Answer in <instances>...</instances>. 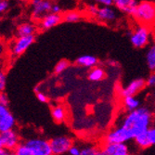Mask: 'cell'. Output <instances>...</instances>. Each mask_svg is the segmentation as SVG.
I'll use <instances>...</instances> for the list:
<instances>
[{
    "instance_id": "6da1fadb",
    "label": "cell",
    "mask_w": 155,
    "mask_h": 155,
    "mask_svg": "<svg viewBox=\"0 0 155 155\" xmlns=\"http://www.w3.org/2000/svg\"><path fill=\"white\" fill-rule=\"evenodd\" d=\"M154 112L148 107L140 106L135 110L126 111V114L119 121V124H122L127 128L136 137L137 136L146 132L153 124Z\"/></svg>"
},
{
    "instance_id": "7a4b0ae2",
    "label": "cell",
    "mask_w": 155,
    "mask_h": 155,
    "mask_svg": "<svg viewBox=\"0 0 155 155\" xmlns=\"http://www.w3.org/2000/svg\"><path fill=\"white\" fill-rule=\"evenodd\" d=\"M133 18L143 25H150L155 21V3L149 1L139 2L133 13Z\"/></svg>"
},
{
    "instance_id": "3957f363",
    "label": "cell",
    "mask_w": 155,
    "mask_h": 155,
    "mask_svg": "<svg viewBox=\"0 0 155 155\" xmlns=\"http://www.w3.org/2000/svg\"><path fill=\"white\" fill-rule=\"evenodd\" d=\"M134 135L122 124H117L110 128L104 136L102 144L110 143H120L126 144L130 140H134Z\"/></svg>"
},
{
    "instance_id": "277c9868",
    "label": "cell",
    "mask_w": 155,
    "mask_h": 155,
    "mask_svg": "<svg viewBox=\"0 0 155 155\" xmlns=\"http://www.w3.org/2000/svg\"><path fill=\"white\" fill-rule=\"evenodd\" d=\"M150 30L149 26L139 24L136 26L130 33V42L133 47L137 48H142L149 45L150 40Z\"/></svg>"
},
{
    "instance_id": "5b68a950",
    "label": "cell",
    "mask_w": 155,
    "mask_h": 155,
    "mask_svg": "<svg viewBox=\"0 0 155 155\" xmlns=\"http://www.w3.org/2000/svg\"><path fill=\"white\" fill-rule=\"evenodd\" d=\"M87 10L90 15L95 17L98 21L109 23L114 21L117 19V13L115 8L111 7H97L95 5H89Z\"/></svg>"
},
{
    "instance_id": "8992f818",
    "label": "cell",
    "mask_w": 155,
    "mask_h": 155,
    "mask_svg": "<svg viewBox=\"0 0 155 155\" xmlns=\"http://www.w3.org/2000/svg\"><path fill=\"white\" fill-rule=\"evenodd\" d=\"M24 142L36 155H53L50 140L40 137H34L26 139Z\"/></svg>"
},
{
    "instance_id": "52a82bcc",
    "label": "cell",
    "mask_w": 155,
    "mask_h": 155,
    "mask_svg": "<svg viewBox=\"0 0 155 155\" xmlns=\"http://www.w3.org/2000/svg\"><path fill=\"white\" fill-rule=\"evenodd\" d=\"M53 2L51 0H32L31 17L35 21H41L48 14L51 13Z\"/></svg>"
},
{
    "instance_id": "ba28073f",
    "label": "cell",
    "mask_w": 155,
    "mask_h": 155,
    "mask_svg": "<svg viewBox=\"0 0 155 155\" xmlns=\"http://www.w3.org/2000/svg\"><path fill=\"white\" fill-rule=\"evenodd\" d=\"M21 143V136L15 129L0 132V147L1 149L8 151H14Z\"/></svg>"
},
{
    "instance_id": "9c48e42d",
    "label": "cell",
    "mask_w": 155,
    "mask_h": 155,
    "mask_svg": "<svg viewBox=\"0 0 155 155\" xmlns=\"http://www.w3.org/2000/svg\"><path fill=\"white\" fill-rule=\"evenodd\" d=\"M74 144L72 137L68 136H59L50 139V145L53 155H64Z\"/></svg>"
},
{
    "instance_id": "30bf717a",
    "label": "cell",
    "mask_w": 155,
    "mask_h": 155,
    "mask_svg": "<svg viewBox=\"0 0 155 155\" xmlns=\"http://www.w3.org/2000/svg\"><path fill=\"white\" fill-rule=\"evenodd\" d=\"M35 35L17 37L10 47V52L14 57H19L29 48L35 42Z\"/></svg>"
},
{
    "instance_id": "8fae6325",
    "label": "cell",
    "mask_w": 155,
    "mask_h": 155,
    "mask_svg": "<svg viewBox=\"0 0 155 155\" xmlns=\"http://www.w3.org/2000/svg\"><path fill=\"white\" fill-rule=\"evenodd\" d=\"M16 119L14 118L8 106L0 105V132H5L15 128Z\"/></svg>"
},
{
    "instance_id": "7c38bea8",
    "label": "cell",
    "mask_w": 155,
    "mask_h": 155,
    "mask_svg": "<svg viewBox=\"0 0 155 155\" xmlns=\"http://www.w3.org/2000/svg\"><path fill=\"white\" fill-rule=\"evenodd\" d=\"M146 86H147L146 80L141 78L135 79L132 82H130L126 87L121 89L120 91L121 97H123L125 96H136L139 92H141Z\"/></svg>"
},
{
    "instance_id": "4fadbf2b",
    "label": "cell",
    "mask_w": 155,
    "mask_h": 155,
    "mask_svg": "<svg viewBox=\"0 0 155 155\" xmlns=\"http://www.w3.org/2000/svg\"><path fill=\"white\" fill-rule=\"evenodd\" d=\"M101 147L103 155H123V154L129 153V149L126 144L110 143V144H102Z\"/></svg>"
},
{
    "instance_id": "5bb4252c",
    "label": "cell",
    "mask_w": 155,
    "mask_h": 155,
    "mask_svg": "<svg viewBox=\"0 0 155 155\" xmlns=\"http://www.w3.org/2000/svg\"><path fill=\"white\" fill-rule=\"evenodd\" d=\"M63 21V15L61 14H56V13H49L47 16L40 21V28L42 30H49L51 28L59 25Z\"/></svg>"
},
{
    "instance_id": "9a60e30c",
    "label": "cell",
    "mask_w": 155,
    "mask_h": 155,
    "mask_svg": "<svg viewBox=\"0 0 155 155\" xmlns=\"http://www.w3.org/2000/svg\"><path fill=\"white\" fill-rule=\"evenodd\" d=\"M137 4V0H114V7L127 15H133Z\"/></svg>"
},
{
    "instance_id": "2e32d148",
    "label": "cell",
    "mask_w": 155,
    "mask_h": 155,
    "mask_svg": "<svg viewBox=\"0 0 155 155\" xmlns=\"http://www.w3.org/2000/svg\"><path fill=\"white\" fill-rule=\"evenodd\" d=\"M51 116L56 123H63L67 120L68 111L63 104H56L51 107Z\"/></svg>"
},
{
    "instance_id": "e0dca14e",
    "label": "cell",
    "mask_w": 155,
    "mask_h": 155,
    "mask_svg": "<svg viewBox=\"0 0 155 155\" xmlns=\"http://www.w3.org/2000/svg\"><path fill=\"white\" fill-rule=\"evenodd\" d=\"M36 31L37 28L33 22H23L18 25L16 29V35L17 37L35 35Z\"/></svg>"
},
{
    "instance_id": "ac0fdd59",
    "label": "cell",
    "mask_w": 155,
    "mask_h": 155,
    "mask_svg": "<svg viewBox=\"0 0 155 155\" xmlns=\"http://www.w3.org/2000/svg\"><path fill=\"white\" fill-rule=\"evenodd\" d=\"M122 105L124 110L132 111L140 107V101L136 96H125L122 98Z\"/></svg>"
},
{
    "instance_id": "d6986e66",
    "label": "cell",
    "mask_w": 155,
    "mask_h": 155,
    "mask_svg": "<svg viewBox=\"0 0 155 155\" xmlns=\"http://www.w3.org/2000/svg\"><path fill=\"white\" fill-rule=\"evenodd\" d=\"M75 63L80 66V67H84V68H94L97 65L98 63V60L97 58H96L95 56H91V55H83L80 56L79 58H77V60L75 61Z\"/></svg>"
},
{
    "instance_id": "ffe728a7",
    "label": "cell",
    "mask_w": 155,
    "mask_h": 155,
    "mask_svg": "<svg viewBox=\"0 0 155 155\" xmlns=\"http://www.w3.org/2000/svg\"><path fill=\"white\" fill-rule=\"evenodd\" d=\"M146 63L151 73L155 72V43L150 46L146 53Z\"/></svg>"
},
{
    "instance_id": "44dd1931",
    "label": "cell",
    "mask_w": 155,
    "mask_h": 155,
    "mask_svg": "<svg viewBox=\"0 0 155 155\" xmlns=\"http://www.w3.org/2000/svg\"><path fill=\"white\" fill-rule=\"evenodd\" d=\"M105 71L104 69L96 66L90 70V72L88 73V79L92 82H98L101 81L105 77Z\"/></svg>"
},
{
    "instance_id": "7402d4cb",
    "label": "cell",
    "mask_w": 155,
    "mask_h": 155,
    "mask_svg": "<svg viewBox=\"0 0 155 155\" xmlns=\"http://www.w3.org/2000/svg\"><path fill=\"white\" fill-rule=\"evenodd\" d=\"M80 155H103L101 147L95 145H87L81 148Z\"/></svg>"
},
{
    "instance_id": "603a6c76",
    "label": "cell",
    "mask_w": 155,
    "mask_h": 155,
    "mask_svg": "<svg viewBox=\"0 0 155 155\" xmlns=\"http://www.w3.org/2000/svg\"><path fill=\"white\" fill-rule=\"evenodd\" d=\"M80 20H81V14L78 11L71 10L63 14V21L65 22H69V23L77 22Z\"/></svg>"
},
{
    "instance_id": "cb8c5ba5",
    "label": "cell",
    "mask_w": 155,
    "mask_h": 155,
    "mask_svg": "<svg viewBox=\"0 0 155 155\" xmlns=\"http://www.w3.org/2000/svg\"><path fill=\"white\" fill-rule=\"evenodd\" d=\"M14 151H15L16 155H36L29 147L25 144V142H21Z\"/></svg>"
},
{
    "instance_id": "d4e9b609",
    "label": "cell",
    "mask_w": 155,
    "mask_h": 155,
    "mask_svg": "<svg viewBox=\"0 0 155 155\" xmlns=\"http://www.w3.org/2000/svg\"><path fill=\"white\" fill-rule=\"evenodd\" d=\"M69 67H70V61L67 60H61L56 64V66L54 68V73L56 74H60L63 73L64 71H66Z\"/></svg>"
},
{
    "instance_id": "484cf974",
    "label": "cell",
    "mask_w": 155,
    "mask_h": 155,
    "mask_svg": "<svg viewBox=\"0 0 155 155\" xmlns=\"http://www.w3.org/2000/svg\"><path fill=\"white\" fill-rule=\"evenodd\" d=\"M146 136H147V139H148V142L150 146H154L155 145V124H153L152 126L145 132Z\"/></svg>"
},
{
    "instance_id": "4316f807",
    "label": "cell",
    "mask_w": 155,
    "mask_h": 155,
    "mask_svg": "<svg viewBox=\"0 0 155 155\" xmlns=\"http://www.w3.org/2000/svg\"><path fill=\"white\" fill-rule=\"evenodd\" d=\"M35 91H36V97L40 102H42V103H48V97L44 92L39 91L38 88H36Z\"/></svg>"
},
{
    "instance_id": "83f0119b",
    "label": "cell",
    "mask_w": 155,
    "mask_h": 155,
    "mask_svg": "<svg viewBox=\"0 0 155 155\" xmlns=\"http://www.w3.org/2000/svg\"><path fill=\"white\" fill-rule=\"evenodd\" d=\"M147 87H155V72L151 73V74L149 75V77L146 80Z\"/></svg>"
},
{
    "instance_id": "f1b7e54d",
    "label": "cell",
    "mask_w": 155,
    "mask_h": 155,
    "mask_svg": "<svg viewBox=\"0 0 155 155\" xmlns=\"http://www.w3.org/2000/svg\"><path fill=\"white\" fill-rule=\"evenodd\" d=\"M94 1L101 7H111L114 6V0H94Z\"/></svg>"
},
{
    "instance_id": "f546056e",
    "label": "cell",
    "mask_w": 155,
    "mask_h": 155,
    "mask_svg": "<svg viewBox=\"0 0 155 155\" xmlns=\"http://www.w3.org/2000/svg\"><path fill=\"white\" fill-rule=\"evenodd\" d=\"M6 82H7L6 74L4 72H1L0 73V90H1V92H3L6 87Z\"/></svg>"
},
{
    "instance_id": "4dcf8cb0",
    "label": "cell",
    "mask_w": 155,
    "mask_h": 155,
    "mask_svg": "<svg viewBox=\"0 0 155 155\" xmlns=\"http://www.w3.org/2000/svg\"><path fill=\"white\" fill-rule=\"evenodd\" d=\"M80 153H81V148L75 144H74L68 151L69 155H80Z\"/></svg>"
},
{
    "instance_id": "1f68e13d",
    "label": "cell",
    "mask_w": 155,
    "mask_h": 155,
    "mask_svg": "<svg viewBox=\"0 0 155 155\" xmlns=\"http://www.w3.org/2000/svg\"><path fill=\"white\" fill-rule=\"evenodd\" d=\"M8 8H9L8 0H1V1H0V12L4 13V12L8 11Z\"/></svg>"
},
{
    "instance_id": "d6a6232c",
    "label": "cell",
    "mask_w": 155,
    "mask_h": 155,
    "mask_svg": "<svg viewBox=\"0 0 155 155\" xmlns=\"http://www.w3.org/2000/svg\"><path fill=\"white\" fill-rule=\"evenodd\" d=\"M0 105H3V106H8V97L3 92H1V94H0Z\"/></svg>"
},
{
    "instance_id": "836d02e7",
    "label": "cell",
    "mask_w": 155,
    "mask_h": 155,
    "mask_svg": "<svg viewBox=\"0 0 155 155\" xmlns=\"http://www.w3.org/2000/svg\"><path fill=\"white\" fill-rule=\"evenodd\" d=\"M61 5H59V4H57V3H54L53 4V6H52V10H51V12L52 13H56V14H61Z\"/></svg>"
},
{
    "instance_id": "e575fe53",
    "label": "cell",
    "mask_w": 155,
    "mask_h": 155,
    "mask_svg": "<svg viewBox=\"0 0 155 155\" xmlns=\"http://www.w3.org/2000/svg\"><path fill=\"white\" fill-rule=\"evenodd\" d=\"M0 155H16L15 151H8L4 149L0 150Z\"/></svg>"
},
{
    "instance_id": "d590c367",
    "label": "cell",
    "mask_w": 155,
    "mask_h": 155,
    "mask_svg": "<svg viewBox=\"0 0 155 155\" xmlns=\"http://www.w3.org/2000/svg\"><path fill=\"white\" fill-rule=\"evenodd\" d=\"M153 124H155V111H154V114H153Z\"/></svg>"
},
{
    "instance_id": "8d00e7d4",
    "label": "cell",
    "mask_w": 155,
    "mask_h": 155,
    "mask_svg": "<svg viewBox=\"0 0 155 155\" xmlns=\"http://www.w3.org/2000/svg\"><path fill=\"white\" fill-rule=\"evenodd\" d=\"M153 97H154V101H155V91H154V93H153Z\"/></svg>"
},
{
    "instance_id": "74e56055",
    "label": "cell",
    "mask_w": 155,
    "mask_h": 155,
    "mask_svg": "<svg viewBox=\"0 0 155 155\" xmlns=\"http://www.w3.org/2000/svg\"><path fill=\"white\" fill-rule=\"evenodd\" d=\"M123 155H131V154H130V152H129V153H126V154H123Z\"/></svg>"
}]
</instances>
